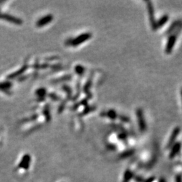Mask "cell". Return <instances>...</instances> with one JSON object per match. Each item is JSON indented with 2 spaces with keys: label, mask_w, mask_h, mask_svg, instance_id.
Segmentation results:
<instances>
[{
  "label": "cell",
  "mask_w": 182,
  "mask_h": 182,
  "mask_svg": "<svg viewBox=\"0 0 182 182\" xmlns=\"http://www.w3.org/2000/svg\"><path fill=\"white\" fill-rule=\"evenodd\" d=\"M182 31V23L179 26L177 29L173 32L172 34H170L167 41L166 46H165V53L167 54H171L173 49V47L175 45V43L177 41L178 34L180 33V32Z\"/></svg>",
  "instance_id": "cell-1"
},
{
  "label": "cell",
  "mask_w": 182,
  "mask_h": 182,
  "mask_svg": "<svg viewBox=\"0 0 182 182\" xmlns=\"http://www.w3.org/2000/svg\"><path fill=\"white\" fill-rule=\"evenodd\" d=\"M92 37V34L91 32H85L80 34L79 36L76 37L74 39H70L66 41V45L68 46H73V47H76L82 44V43L89 40Z\"/></svg>",
  "instance_id": "cell-2"
},
{
  "label": "cell",
  "mask_w": 182,
  "mask_h": 182,
  "mask_svg": "<svg viewBox=\"0 0 182 182\" xmlns=\"http://www.w3.org/2000/svg\"><path fill=\"white\" fill-rule=\"evenodd\" d=\"M146 3L151 28L153 29V31H157L158 28H157V20L155 19V16H154V9L153 4H152V2L150 1H146Z\"/></svg>",
  "instance_id": "cell-3"
},
{
  "label": "cell",
  "mask_w": 182,
  "mask_h": 182,
  "mask_svg": "<svg viewBox=\"0 0 182 182\" xmlns=\"http://www.w3.org/2000/svg\"><path fill=\"white\" fill-rule=\"evenodd\" d=\"M136 115L137 121L138 124V127H139L140 131L141 132H146L147 126H146V123L144 115V111L141 108H138L136 111Z\"/></svg>",
  "instance_id": "cell-4"
},
{
  "label": "cell",
  "mask_w": 182,
  "mask_h": 182,
  "mask_svg": "<svg viewBox=\"0 0 182 182\" xmlns=\"http://www.w3.org/2000/svg\"><path fill=\"white\" fill-rule=\"evenodd\" d=\"M0 19H4L5 20H7L10 22H12L13 24H17V25H20L23 23L22 20L20 18L14 17L7 13H2L0 12Z\"/></svg>",
  "instance_id": "cell-5"
},
{
  "label": "cell",
  "mask_w": 182,
  "mask_h": 182,
  "mask_svg": "<svg viewBox=\"0 0 182 182\" xmlns=\"http://www.w3.org/2000/svg\"><path fill=\"white\" fill-rule=\"evenodd\" d=\"M180 128L179 127H176L174 129H173L172 134H171V136L169 138V141H168V143L167 145V148H170L171 146H172L173 145H174L175 140H176V139H177L179 134H180Z\"/></svg>",
  "instance_id": "cell-6"
},
{
  "label": "cell",
  "mask_w": 182,
  "mask_h": 182,
  "mask_svg": "<svg viewBox=\"0 0 182 182\" xmlns=\"http://www.w3.org/2000/svg\"><path fill=\"white\" fill-rule=\"evenodd\" d=\"M53 20V16L51 14H48L44 16V17L40 18L39 20L37 22L36 25L37 27H43V26H45L49 23H50Z\"/></svg>",
  "instance_id": "cell-7"
},
{
  "label": "cell",
  "mask_w": 182,
  "mask_h": 182,
  "mask_svg": "<svg viewBox=\"0 0 182 182\" xmlns=\"http://www.w3.org/2000/svg\"><path fill=\"white\" fill-rule=\"evenodd\" d=\"M31 163V157L28 154H26L23 157L22 159L21 160L20 163L18 165V168H22L24 169H27Z\"/></svg>",
  "instance_id": "cell-8"
},
{
  "label": "cell",
  "mask_w": 182,
  "mask_h": 182,
  "mask_svg": "<svg viewBox=\"0 0 182 182\" xmlns=\"http://www.w3.org/2000/svg\"><path fill=\"white\" fill-rule=\"evenodd\" d=\"M181 23H182V21L181 20H177L173 21L172 24H171L169 28H168L166 32H165V34L169 35L171 33H173V32H174L176 29H177L178 27L180 26Z\"/></svg>",
  "instance_id": "cell-9"
},
{
  "label": "cell",
  "mask_w": 182,
  "mask_h": 182,
  "mask_svg": "<svg viewBox=\"0 0 182 182\" xmlns=\"http://www.w3.org/2000/svg\"><path fill=\"white\" fill-rule=\"evenodd\" d=\"M28 65L27 64H24V66L21 67V68L18 70L17 72H15L12 73V74H10L9 76H7V79H13V78H15L16 77L18 76H20L21 74H22L23 73L26 71V70H27V68H28Z\"/></svg>",
  "instance_id": "cell-10"
},
{
  "label": "cell",
  "mask_w": 182,
  "mask_h": 182,
  "mask_svg": "<svg viewBox=\"0 0 182 182\" xmlns=\"http://www.w3.org/2000/svg\"><path fill=\"white\" fill-rule=\"evenodd\" d=\"M100 115L103 117H107L111 119H116L118 117V113L114 109H110L107 111H103L100 113Z\"/></svg>",
  "instance_id": "cell-11"
},
{
  "label": "cell",
  "mask_w": 182,
  "mask_h": 182,
  "mask_svg": "<svg viewBox=\"0 0 182 182\" xmlns=\"http://www.w3.org/2000/svg\"><path fill=\"white\" fill-rule=\"evenodd\" d=\"M92 86V78H89L86 81V82L85 83V86H84L83 90L84 92H85V93L86 94V96L88 98V99H91L92 97V94H91L90 92V89L91 88Z\"/></svg>",
  "instance_id": "cell-12"
},
{
  "label": "cell",
  "mask_w": 182,
  "mask_h": 182,
  "mask_svg": "<svg viewBox=\"0 0 182 182\" xmlns=\"http://www.w3.org/2000/svg\"><path fill=\"white\" fill-rule=\"evenodd\" d=\"M181 147V144L180 142H176L175 144H174V145L173 146L172 151H171V153L169 154V157L171 159H173V157H175V155H177L180 151Z\"/></svg>",
  "instance_id": "cell-13"
},
{
  "label": "cell",
  "mask_w": 182,
  "mask_h": 182,
  "mask_svg": "<svg viewBox=\"0 0 182 182\" xmlns=\"http://www.w3.org/2000/svg\"><path fill=\"white\" fill-rule=\"evenodd\" d=\"M11 86H12V83L9 81L0 82V91L8 94L9 93V89L11 88Z\"/></svg>",
  "instance_id": "cell-14"
},
{
  "label": "cell",
  "mask_w": 182,
  "mask_h": 182,
  "mask_svg": "<svg viewBox=\"0 0 182 182\" xmlns=\"http://www.w3.org/2000/svg\"><path fill=\"white\" fill-rule=\"evenodd\" d=\"M168 20H169V16H168V15L166 14L163 16L158 21H157V28H161L163 26H164L165 24L167 22Z\"/></svg>",
  "instance_id": "cell-15"
},
{
  "label": "cell",
  "mask_w": 182,
  "mask_h": 182,
  "mask_svg": "<svg viewBox=\"0 0 182 182\" xmlns=\"http://www.w3.org/2000/svg\"><path fill=\"white\" fill-rule=\"evenodd\" d=\"M85 68L82 66H81V65H78V66L75 67V72L78 75L82 76L85 73Z\"/></svg>",
  "instance_id": "cell-16"
},
{
  "label": "cell",
  "mask_w": 182,
  "mask_h": 182,
  "mask_svg": "<svg viewBox=\"0 0 182 182\" xmlns=\"http://www.w3.org/2000/svg\"><path fill=\"white\" fill-rule=\"evenodd\" d=\"M95 110V107H94V106H88L87 107L85 108V109L83 110V111L82 113H81L80 115H86V114L89 113L90 112H91V111Z\"/></svg>",
  "instance_id": "cell-17"
},
{
  "label": "cell",
  "mask_w": 182,
  "mask_h": 182,
  "mask_svg": "<svg viewBox=\"0 0 182 182\" xmlns=\"http://www.w3.org/2000/svg\"><path fill=\"white\" fill-rule=\"evenodd\" d=\"M132 173L130 172V171L127 170L126 172V173L124 175V181L123 182H129L130 180V179L132 178Z\"/></svg>",
  "instance_id": "cell-18"
},
{
  "label": "cell",
  "mask_w": 182,
  "mask_h": 182,
  "mask_svg": "<svg viewBox=\"0 0 182 182\" xmlns=\"http://www.w3.org/2000/svg\"><path fill=\"white\" fill-rule=\"evenodd\" d=\"M43 115H44L45 119L47 121H49L51 120V115H50L49 111V109H48L47 106V107H45V109H44V110H43Z\"/></svg>",
  "instance_id": "cell-19"
},
{
  "label": "cell",
  "mask_w": 182,
  "mask_h": 182,
  "mask_svg": "<svg viewBox=\"0 0 182 182\" xmlns=\"http://www.w3.org/2000/svg\"><path fill=\"white\" fill-rule=\"evenodd\" d=\"M46 94V91L44 88H39L38 89L36 92V94L39 98H44V96Z\"/></svg>",
  "instance_id": "cell-20"
},
{
  "label": "cell",
  "mask_w": 182,
  "mask_h": 182,
  "mask_svg": "<svg viewBox=\"0 0 182 182\" xmlns=\"http://www.w3.org/2000/svg\"><path fill=\"white\" fill-rule=\"evenodd\" d=\"M118 118L121 121L124 122V123H128V122H130V119L128 117L124 115H118Z\"/></svg>",
  "instance_id": "cell-21"
},
{
  "label": "cell",
  "mask_w": 182,
  "mask_h": 182,
  "mask_svg": "<svg viewBox=\"0 0 182 182\" xmlns=\"http://www.w3.org/2000/svg\"><path fill=\"white\" fill-rule=\"evenodd\" d=\"M39 118V115H37V114H34V115H32L31 118H28L27 119H24L23 122H26V121H34Z\"/></svg>",
  "instance_id": "cell-22"
},
{
  "label": "cell",
  "mask_w": 182,
  "mask_h": 182,
  "mask_svg": "<svg viewBox=\"0 0 182 182\" xmlns=\"http://www.w3.org/2000/svg\"><path fill=\"white\" fill-rule=\"evenodd\" d=\"M134 153V151H132V150L127 151L126 152H124V153L121 154V156L123 157H129L130 155H132V154Z\"/></svg>",
  "instance_id": "cell-23"
},
{
  "label": "cell",
  "mask_w": 182,
  "mask_h": 182,
  "mask_svg": "<svg viewBox=\"0 0 182 182\" xmlns=\"http://www.w3.org/2000/svg\"><path fill=\"white\" fill-rule=\"evenodd\" d=\"M49 97L51 98V99H53L54 100H58L59 99V97L58 96V95L55 94H54V93H51V94H49Z\"/></svg>",
  "instance_id": "cell-24"
},
{
  "label": "cell",
  "mask_w": 182,
  "mask_h": 182,
  "mask_svg": "<svg viewBox=\"0 0 182 182\" xmlns=\"http://www.w3.org/2000/svg\"><path fill=\"white\" fill-rule=\"evenodd\" d=\"M70 78H71V76H70V75H67V76H65V77H63V78H59V79H56L55 80V82H61V80H69V79H70Z\"/></svg>",
  "instance_id": "cell-25"
},
{
  "label": "cell",
  "mask_w": 182,
  "mask_h": 182,
  "mask_svg": "<svg viewBox=\"0 0 182 182\" xmlns=\"http://www.w3.org/2000/svg\"><path fill=\"white\" fill-rule=\"evenodd\" d=\"M63 89L64 90L66 91L67 93V95H68V96H70V94H72V91H71V89H70L68 86H64V87H63Z\"/></svg>",
  "instance_id": "cell-26"
},
{
  "label": "cell",
  "mask_w": 182,
  "mask_h": 182,
  "mask_svg": "<svg viewBox=\"0 0 182 182\" xmlns=\"http://www.w3.org/2000/svg\"><path fill=\"white\" fill-rule=\"evenodd\" d=\"M176 182H182L181 176H180V175L177 176V178H176Z\"/></svg>",
  "instance_id": "cell-27"
},
{
  "label": "cell",
  "mask_w": 182,
  "mask_h": 182,
  "mask_svg": "<svg viewBox=\"0 0 182 182\" xmlns=\"http://www.w3.org/2000/svg\"><path fill=\"white\" fill-rule=\"evenodd\" d=\"M153 181V178H151L149 179V180H148L147 181H146V182H152Z\"/></svg>",
  "instance_id": "cell-28"
},
{
  "label": "cell",
  "mask_w": 182,
  "mask_h": 182,
  "mask_svg": "<svg viewBox=\"0 0 182 182\" xmlns=\"http://www.w3.org/2000/svg\"><path fill=\"white\" fill-rule=\"evenodd\" d=\"M181 100H182V88H181Z\"/></svg>",
  "instance_id": "cell-29"
},
{
  "label": "cell",
  "mask_w": 182,
  "mask_h": 182,
  "mask_svg": "<svg viewBox=\"0 0 182 182\" xmlns=\"http://www.w3.org/2000/svg\"><path fill=\"white\" fill-rule=\"evenodd\" d=\"M0 3H1V1H0Z\"/></svg>",
  "instance_id": "cell-30"
}]
</instances>
